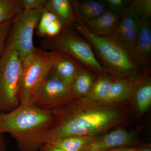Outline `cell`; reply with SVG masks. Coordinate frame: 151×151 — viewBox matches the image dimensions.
<instances>
[{"mask_svg":"<svg viewBox=\"0 0 151 151\" xmlns=\"http://www.w3.org/2000/svg\"><path fill=\"white\" fill-rule=\"evenodd\" d=\"M52 124L36 139L34 149L72 136L97 135L121 128L129 123L132 110L129 101L109 103L87 97L75 98L50 111Z\"/></svg>","mask_w":151,"mask_h":151,"instance_id":"1","label":"cell"},{"mask_svg":"<svg viewBox=\"0 0 151 151\" xmlns=\"http://www.w3.org/2000/svg\"><path fill=\"white\" fill-rule=\"evenodd\" d=\"M50 111L33 104H20L13 111L0 113V133H9L15 139L20 151H34L36 139L51 126Z\"/></svg>","mask_w":151,"mask_h":151,"instance_id":"2","label":"cell"},{"mask_svg":"<svg viewBox=\"0 0 151 151\" xmlns=\"http://www.w3.org/2000/svg\"><path fill=\"white\" fill-rule=\"evenodd\" d=\"M73 27L91 44L97 60L111 77L131 78L142 73L127 52L110 37L95 35L76 18Z\"/></svg>","mask_w":151,"mask_h":151,"instance_id":"3","label":"cell"},{"mask_svg":"<svg viewBox=\"0 0 151 151\" xmlns=\"http://www.w3.org/2000/svg\"><path fill=\"white\" fill-rule=\"evenodd\" d=\"M63 53L35 48L22 62L20 104H33L36 96Z\"/></svg>","mask_w":151,"mask_h":151,"instance_id":"4","label":"cell"},{"mask_svg":"<svg viewBox=\"0 0 151 151\" xmlns=\"http://www.w3.org/2000/svg\"><path fill=\"white\" fill-rule=\"evenodd\" d=\"M41 48L69 55L85 67L97 73H107L94 54L92 45L73 27H65L58 35L44 38L40 41Z\"/></svg>","mask_w":151,"mask_h":151,"instance_id":"5","label":"cell"},{"mask_svg":"<svg viewBox=\"0 0 151 151\" xmlns=\"http://www.w3.org/2000/svg\"><path fill=\"white\" fill-rule=\"evenodd\" d=\"M22 62L15 50L4 48L0 59V113L13 111L20 104Z\"/></svg>","mask_w":151,"mask_h":151,"instance_id":"6","label":"cell"},{"mask_svg":"<svg viewBox=\"0 0 151 151\" xmlns=\"http://www.w3.org/2000/svg\"><path fill=\"white\" fill-rule=\"evenodd\" d=\"M44 9L23 11L12 21L5 48L15 50L22 62L35 49L33 36Z\"/></svg>","mask_w":151,"mask_h":151,"instance_id":"7","label":"cell"},{"mask_svg":"<svg viewBox=\"0 0 151 151\" xmlns=\"http://www.w3.org/2000/svg\"><path fill=\"white\" fill-rule=\"evenodd\" d=\"M75 98L70 88L62 81L49 75L39 90L33 104L41 109L50 111Z\"/></svg>","mask_w":151,"mask_h":151,"instance_id":"8","label":"cell"},{"mask_svg":"<svg viewBox=\"0 0 151 151\" xmlns=\"http://www.w3.org/2000/svg\"><path fill=\"white\" fill-rule=\"evenodd\" d=\"M141 15L128 6L121 15L118 26L110 37L131 54L137 39Z\"/></svg>","mask_w":151,"mask_h":151,"instance_id":"9","label":"cell"},{"mask_svg":"<svg viewBox=\"0 0 151 151\" xmlns=\"http://www.w3.org/2000/svg\"><path fill=\"white\" fill-rule=\"evenodd\" d=\"M150 19L145 16H141L137 39L130 55L142 72L151 69V27Z\"/></svg>","mask_w":151,"mask_h":151,"instance_id":"10","label":"cell"},{"mask_svg":"<svg viewBox=\"0 0 151 151\" xmlns=\"http://www.w3.org/2000/svg\"><path fill=\"white\" fill-rule=\"evenodd\" d=\"M136 142L134 133L122 127L115 129L100 137H96L82 151H107L132 145Z\"/></svg>","mask_w":151,"mask_h":151,"instance_id":"11","label":"cell"},{"mask_svg":"<svg viewBox=\"0 0 151 151\" xmlns=\"http://www.w3.org/2000/svg\"><path fill=\"white\" fill-rule=\"evenodd\" d=\"M151 69L132 78L134 83L133 96L139 113H143L150 108L151 104Z\"/></svg>","mask_w":151,"mask_h":151,"instance_id":"12","label":"cell"},{"mask_svg":"<svg viewBox=\"0 0 151 151\" xmlns=\"http://www.w3.org/2000/svg\"><path fill=\"white\" fill-rule=\"evenodd\" d=\"M121 18V15L107 9L100 16L84 24L95 35L110 37L116 30Z\"/></svg>","mask_w":151,"mask_h":151,"instance_id":"13","label":"cell"},{"mask_svg":"<svg viewBox=\"0 0 151 151\" xmlns=\"http://www.w3.org/2000/svg\"><path fill=\"white\" fill-rule=\"evenodd\" d=\"M84 67L85 66L75 58L63 53L62 56L52 69L50 75L59 78L69 88L76 74Z\"/></svg>","mask_w":151,"mask_h":151,"instance_id":"14","label":"cell"},{"mask_svg":"<svg viewBox=\"0 0 151 151\" xmlns=\"http://www.w3.org/2000/svg\"><path fill=\"white\" fill-rule=\"evenodd\" d=\"M76 18L84 23L100 16L107 9L105 1H71Z\"/></svg>","mask_w":151,"mask_h":151,"instance_id":"15","label":"cell"},{"mask_svg":"<svg viewBox=\"0 0 151 151\" xmlns=\"http://www.w3.org/2000/svg\"><path fill=\"white\" fill-rule=\"evenodd\" d=\"M97 74L85 67L78 70L69 87L73 96L76 98L87 96L91 91Z\"/></svg>","mask_w":151,"mask_h":151,"instance_id":"16","label":"cell"},{"mask_svg":"<svg viewBox=\"0 0 151 151\" xmlns=\"http://www.w3.org/2000/svg\"><path fill=\"white\" fill-rule=\"evenodd\" d=\"M134 90L132 78H113L109 94L104 102L119 103L129 101L133 97Z\"/></svg>","mask_w":151,"mask_h":151,"instance_id":"17","label":"cell"},{"mask_svg":"<svg viewBox=\"0 0 151 151\" xmlns=\"http://www.w3.org/2000/svg\"><path fill=\"white\" fill-rule=\"evenodd\" d=\"M65 27L55 15L44 9L36 27V34L42 38L53 37L58 35Z\"/></svg>","mask_w":151,"mask_h":151,"instance_id":"18","label":"cell"},{"mask_svg":"<svg viewBox=\"0 0 151 151\" xmlns=\"http://www.w3.org/2000/svg\"><path fill=\"white\" fill-rule=\"evenodd\" d=\"M45 9L51 12L65 27H73L76 17L70 0H47Z\"/></svg>","mask_w":151,"mask_h":151,"instance_id":"19","label":"cell"},{"mask_svg":"<svg viewBox=\"0 0 151 151\" xmlns=\"http://www.w3.org/2000/svg\"><path fill=\"white\" fill-rule=\"evenodd\" d=\"M113 80V77L108 76L107 73H97L87 97L94 101L105 102L109 94Z\"/></svg>","mask_w":151,"mask_h":151,"instance_id":"20","label":"cell"},{"mask_svg":"<svg viewBox=\"0 0 151 151\" xmlns=\"http://www.w3.org/2000/svg\"><path fill=\"white\" fill-rule=\"evenodd\" d=\"M96 137L78 135L70 136L50 144L65 151H82Z\"/></svg>","mask_w":151,"mask_h":151,"instance_id":"21","label":"cell"},{"mask_svg":"<svg viewBox=\"0 0 151 151\" xmlns=\"http://www.w3.org/2000/svg\"><path fill=\"white\" fill-rule=\"evenodd\" d=\"M23 11L20 0H0V24L13 20Z\"/></svg>","mask_w":151,"mask_h":151,"instance_id":"22","label":"cell"},{"mask_svg":"<svg viewBox=\"0 0 151 151\" xmlns=\"http://www.w3.org/2000/svg\"><path fill=\"white\" fill-rule=\"evenodd\" d=\"M128 6L140 15L151 18V0L128 1Z\"/></svg>","mask_w":151,"mask_h":151,"instance_id":"23","label":"cell"},{"mask_svg":"<svg viewBox=\"0 0 151 151\" xmlns=\"http://www.w3.org/2000/svg\"><path fill=\"white\" fill-rule=\"evenodd\" d=\"M105 2L107 9L121 15L128 7V1L106 0Z\"/></svg>","mask_w":151,"mask_h":151,"instance_id":"24","label":"cell"},{"mask_svg":"<svg viewBox=\"0 0 151 151\" xmlns=\"http://www.w3.org/2000/svg\"><path fill=\"white\" fill-rule=\"evenodd\" d=\"M20 1L23 11H29L44 9L47 0H20Z\"/></svg>","mask_w":151,"mask_h":151,"instance_id":"25","label":"cell"},{"mask_svg":"<svg viewBox=\"0 0 151 151\" xmlns=\"http://www.w3.org/2000/svg\"><path fill=\"white\" fill-rule=\"evenodd\" d=\"M13 20L0 24V59L4 50L6 40Z\"/></svg>","mask_w":151,"mask_h":151,"instance_id":"26","label":"cell"},{"mask_svg":"<svg viewBox=\"0 0 151 151\" xmlns=\"http://www.w3.org/2000/svg\"><path fill=\"white\" fill-rule=\"evenodd\" d=\"M39 151H65L57 147L52 144L45 143L42 144L39 149Z\"/></svg>","mask_w":151,"mask_h":151,"instance_id":"27","label":"cell"},{"mask_svg":"<svg viewBox=\"0 0 151 151\" xmlns=\"http://www.w3.org/2000/svg\"><path fill=\"white\" fill-rule=\"evenodd\" d=\"M7 144L3 134L0 133V151H6Z\"/></svg>","mask_w":151,"mask_h":151,"instance_id":"28","label":"cell"},{"mask_svg":"<svg viewBox=\"0 0 151 151\" xmlns=\"http://www.w3.org/2000/svg\"><path fill=\"white\" fill-rule=\"evenodd\" d=\"M138 149L136 148L126 147H119L109 150L107 151H137Z\"/></svg>","mask_w":151,"mask_h":151,"instance_id":"29","label":"cell"},{"mask_svg":"<svg viewBox=\"0 0 151 151\" xmlns=\"http://www.w3.org/2000/svg\"><path fill=\"white\" fill-rule=\"evenodd\" d=\"M137 151H151V150L150 148L145 147L140 150H138Z\"/></svg>","mask_w":151,"mask_h":151,"instance_id":"30","label":"cell"}]
</instances>
